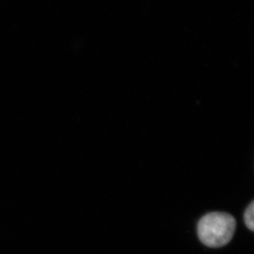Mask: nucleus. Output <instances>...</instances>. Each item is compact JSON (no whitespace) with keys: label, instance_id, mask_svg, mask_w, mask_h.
Segmentation results:
<instances>
[{"label":"nucleus","instance_id":"nucleus-2","mask_svg":"<svg viewBox=\"0 0 254 254\" xmlns=\"http://www.w3.org/2000/svg\"><path fill=\"white\" fill-rule=\"evenodd\" d=\"M245 222L246 226L254 232V200L245 210Z\"/></svg>","mask_w":254,"mask_h":254},{"label":"nucleus","instance_id":"nucleus-1","mask_svg":"<svg viewBox=\"0 0 254 254\" xmlns=\"http://www.w3.org/2000/svg\"><path fill=\"white\" fill-rule=\"evenodd\" d=\"M236 221L225 212H211L204 215L198 222L197 235L200 242L210 248L225 246L232 240Z\"/></svg>","mask_w":254,"mask_h":254}]
</instances>
